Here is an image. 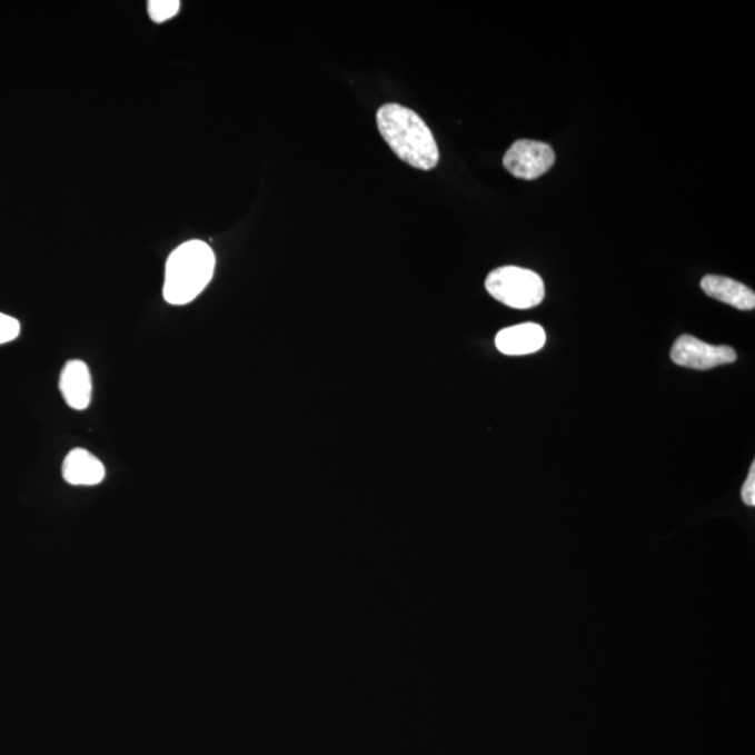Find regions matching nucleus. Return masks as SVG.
I'll return each instance as SVG.
<instances>
[{"mask_svg": "<svg viewBox=\"0 0 755 755\" xmlns=\"http://www.w3.org/2000/svg\"><path fill=\"white\" fill-rule=\"evenodd\" d=\"M377 123L389 148L406 165L423 171L438 166L437 140L417 112L400 105H385L377 112Z\"/></svg>", "mask_w": 755, "mask_h": 755, "instance_id": "nucleus-1", "label": "nucleus"}, {"mask_svg": "<svg viewBox=\"0 0 755 755\" xmlns=\"http://www.w3.org/2000/svg\"><path fill=\"white\" fill-rule=\"evenodd\" d=\"M215 268V252L208 244L192 240L179 246L167 260L166 301L172 306L192 302L208 287Z\"/></svg>", "mask_w": 755, "mask_h": 755, "instance_id": "nucleus-2", "label": "nucleus"}, {"mask_svg": "<svg viewBox=\"0 0 755 755\" xmlns=\"http://www.w3.org/2000/svg\"><path fill=\"white\" fill-rule=\"evenodd\" d=\"M486 290L494 300L514 309H530L545 300V281L535 271L503 266L486 279Z\"/></svg>", "mask_w": 755, "mask_h": 755, "instance_id": "nucleus-3", "label": "nucleus"}, {"mask_svg": "<svg viewBox=\"0 0 755 755\" xmlns=\"http://www.w3.org/2000/svg\"><path fill=\"white\" fill-rule=\"evenodd\" d=\"M556 155L550 146L542 141L523 139L515 141L504 156V167L515 178L536 179L554 166Z\"/></svg>", "mask_w": 755, "mask_h": 755, "instance_id": "nucleus-4", "label": "nucleus"}, {"mask_svg": "<svg viewBox=\"0 0 755 755\" xmlns=\"http://www.w3.org/2000/svg\"><path fill=\"white\" fill-rule=\"evenodd\" d=\"M670 357L677 366L701 369V371L737 360L736 351L732 347L708 345L689 335H683L676 340Z\"/></svg>", "mask_w": 755, "mask_h": 755, "instance_id": "nucleus-5", "label": "nucleus"}, {"mask_svg": "<svg viewBox=\"0 0 755 755\" xmlns=\"http://www.w3.org/2000/svg\"><path fill=\"white\" fill-rule=\"evenodd\" d=\"M546 345V332L540 325L523 324L499 330L496 346L505 356H526Z\"/></svg>", "mask_w": 755, "mask_h": 755, "instance_id": "nucleus-6", "label": "nucleus"}, {"mask_svg": "<svg viewBox=\"0 0 755 755\" xmlns=\"http://www.w3.org/2000/svg\"><path fill=\"white\" fill-rule=\"evenodd\" d=\"M59 389L69 407L86 410L92 394L91 374L87 364L80 360L68 361L59 379Z\"/></svg>", "mask_w": 755, "mask_h": 755, "instance_id": "nucleus-7", "label": "nucleus"}, {"mask_svg": "<svg viewBox=\"0 0 755 755\" xmlns=\"http://www.w3.org/2000/svg\"><path fill=\"white\" fill-rule=\"evenodd\" d=\"M63 479L72 486H97L106 479V467L89 450H70L62 466Z\"/></svg>", "mask_w": 755, "mask_h": 755, "instance_id": "nucleus-8", "label": "nucleus"}, {"mask_svg": "<svg viewBox=\"0 0 755 755\" xmlns=\"http://www.w3.org/2000/svg\"><path fill=\"white\" fill-rule=\"evenodd\" d=\"M701 289L705 295L715 298L727 306L752 311L755 307V295L747 286L742 285L729 277L708 275L701 280Z\"/></svg>", "mask_w": 755, "mask_h": 755, "instance_id": "nucleus-9", "label": "nucleus"}, {"mask_svg": "<svg viewBox=\"0 0 755 755\" xmlns=\"http://www.w3.org/2000/svg\"><path fill=\"white\" fill-rule=\"evenodd\" d=\"M181 3L178 0H150L148 4L151 20L162 23L173 18L179 12Z\"/></svg>", "mask_w": 755, "mask_h": 755, "instance_id": "nucleus-10", "label": "nucleus"}, {"mask_svg": "<svg viewBox=\"0 0 755 755\" xmlns=\"http://www.w3.org/2000/svg\"><path fill=\"white\" fill-rule=\"evenodd\" d=\"M20 335V322L10 315L0 312V346L18 339Z\"/></svg>", "mask_w": 755, "mask_h": 755, "instance_id": "nucleus-11", "label": "nucleus"}, {"mask_svg": "<svg viewBox=\"0 0 755 755\" xmlns=\"http://www.w3.org/2000/svg\"><path fill=\"white\" fill-rule=\"evenodd\" d=\"M742 498L744 504L754 507L755 505V461H753L752 467H749V474L746 483H744L742 490Z\"/></svg>", "mask_w": 755, "mask_h": 755, "instance_id": "nucleus-12", "label": "nucleus"}]
</instances>
